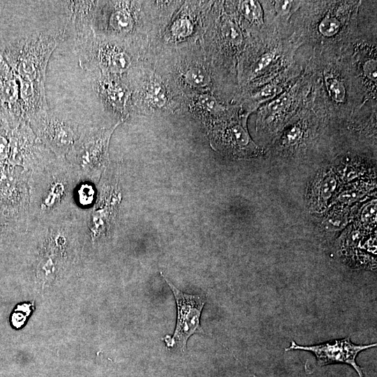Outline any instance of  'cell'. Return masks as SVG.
<instances>
[{
	"instance_id": "1",
	"label": "cell",
	"mask_w": 377,
	"mask_h": 377,
	"mask_svg": "<svg viewBox=\"0 0 377 377\" xmlns=\"http://www.w3.org/2000/svg\"><path fill=\"white\" fill-rule=\"evenodd\" d=\"M65 36V31L35 34L9 43L0 54L19 82L45 84L50 57Z\"/></svg>"
},
{
	"instance_id": "2",
	"label": "cell",
	"mask_w": 377,
	"mask_h": 377,
	"mask_svg": "<svg viewBox=\"0 0 377 377\" xmlns=\"http://www.w3.org/2000/svg\"><path fill=\"white\" fill-rule=\"evenodd\" d=\"M173 293L177 304V323L172 336L163 338L168 347L179 346L184 351L188 338L195 333H204L200 316L206 303L205 295H191L182 292L161 272Z\"/></svg>"
},
{
	"instance_id": "3",
	"label": "cell",
	"mask_w": 377,
	"mask_h": 377,
	"mask_svg": "<svg viewBox=\"0 0 377 377\" xmlns=\"http://www.w3.org/2000/svg\"><path fill=\"white\" fill-rule=\"evenodd\" d=\"M376 346V343L364 345L354 343L350 338L347 337L308 346L299 345L292 340L290 345L286 348V350H297L310 352L315 355L319 366L333 364L350 365L359 377H364L362 369L357 364L356 358L362 351Z\"/></svg>"
},
{
	"instance_id": "4",
	"label": "cell",
	"mask_w": 377,
	"mask_h": 377,
	"mask_svg": "<svg viewBox=\"0 0 377 377\" xmlns=\"http://www.w3.org/2000/svg\"><path fill=\"white\" fill-rule=\"evenodd\" d=\"M30 122L40 138L57 153L64 154L73 145L77 134L70 124L49 110L31 118Z\"/></svg>"
},
{
	"instance_id": "5",
	"label": "cell",
	"mask_w": 377,
	"mask_h": 377,
	"mask_svg": "<svg viewBox=\"0 0 377 377\" xmlns=\"http://www.w3.org/2000/svg\"><path fill=\"white\" fill-rule=\"evenodd\" d=\"M0 116L15 124L26 121L23 117L18 79L1 54Z\"/></svg>"
},
{
	"instance_id": "6",
	"label": "cell",
	"mask_w": 377,
	"mask_h": 377,
	"mask_svg": "<svg viewBox=\"0 0 377 377\" xmlns=\"http://www.w3.org/2000/svg\"><path fill=\"white\" fill-rule=\"evenodd\" d=\"M94 89L104 105L121 117L128 115V102L131 91L118 75L102 73L94 83Z\"/></svg>"
},
{
	"instance_id": "7",
	"label": "cell",
	"mask_w": 377,
	"mask_h": 377,
	"mask_svg": "<svg viewBox=\"0 0 377 377\" xmlns=\"http://www.w3.org/2000/svg\"><path fill=\"white\" fill-rule=\"evenodd\" d=\"M114 127L84 134L72 149L71 155L82 165L97 163L107 156L109 140Z\"/></svg>"
},
{
	"instance_id": "8",
	"label": "cell",
	"mask_w": 377,
	"mask_h": 377,
	"mask_svg": "<svg viewBox=\"0 0 377 377\" xmlns=\"http://www.w3.org/2000/svg\"><path fill=\"white\" fill-rule=\"evenodd\" d=\"M100 1H65V8L68 21L73 30L92 26V22Z\"/></svg>"
},
{
	"instance_id": "9",
	"label": "cell",
	"mask_w": 377,
	"mask_h": 377,
	"mask_svg": "<svg viewBox=\"0 0 377 377\" xmlns=\"http://www.w3.org/2000/svg\"><path fill=\"white\" fill-rule=\"evenodd\" d=\"M143 97L145 103L157 108L163 107L168 101L167 91L164 85L156 79L146 84Z\"/></svg>"
},
{
	"instance_id": "10",
	"label": "cell",
	"mask_w": 377,
	"mask_h": 377,
	"mask_svg": "<svg viewBox=\"0 0 377 377\" xmlns=\"http://www.w3.org/2000/svg\"><path fill=\"white\" fill-rule=\"evenodd\" d=\"M184 81L191 87L196 88H205L210 82L207 71L201 67L191 66L183 74Z\"/></svg>"
},
{
	"instance_id": "11",
	"label": "cell",
	"mask_w": 377,
	"mask_h": 377,
	"mask_svg": "<svg viewBox=\"0 0 377 377\" xmlns=\"http://www.w3.org/2000/svg\"><path fill=\"white\" fill-rule=\"evenodd\" d=\"M193 30V24L191 18L182 15L177 18L170 28V35L172 38L182 40L190 36Z\"/></svg>"
},
{
	"instance_id": "12",
	"label": "cell",
	"mask_w": 377,
	"mask_h": 377,
	"mask_svg": "<svg viewBox=\"0 0 377 377\" xmlns=\"http://www.w3.org/2000/svg\"><path fill=\"white\" fill-rule=\"evenodd\" d=\"M239 10L248 20L252 22H263V10L260 3L256 1H240Z\"/></svg>"
},
{
	"instance_id": "13",
	"label": "cell",
	"mask_w": 377,
	"mask_h": 377,
	"mask_svg": "<svg viewBox=\"0 0 377 377\" xmlns=\"http://www.w3.org/2000/svg\"><path fill=\"white\" fill-rule=\"evenodd\" d=\"M194 110L202 112L215 113L223 110L218 101L212 96L207 94L197 97L193 104Z\"/></svg>"
},
{
	"instance_id": "14",
	"label": "cell",
	"mask_w": 377,
	"mask_h": 377,
	"mask_svg": "<svg viewBox=\"0 0 377 377\" xmlns=\"http://www.w3.org/2000/svg\"><path fill=\"white\" fill-rule=\"evenodd\" d=\"M327 89L331 98L337 102H343L346 96V89L343 83L332 75L325 77Z\"/></svg>"
},
{
	"instance_id": "15",
	"label": "cell",
	"mask_w": 377,
	"mask_h": 377,
	"mask_svg": "<svg viewBox=\"0 0 377 377\" xmlns=\"http://www.w3.org/2000/svg\"><path fill=\"white\" fill-rule=\"evenodd\" d=\"M222 34L225 40L233 45H239L242 41L239 29L231 21H226L224 23Z\"/></svg>"
},
{
	"instance_id": "16",
	"label": "cell",
	"mask_w": 377,
	"mask_h": 377,
	"mask_svg": "<svg viewBox=\"0 0 377 377\" xmlns=\"http://www.w3.org/2000/svg\"><path fill=\"white\" fill-rule=\"evenodd\" d=\"M340 28V22L335 17L327 15L320 22L318 30L320 33L327 37L336 35Z\"/></svg>"
},
{
	"instance_id": "17",
	"label": "cell",
	"mask_w": 377,
	"mask_h": 377,
	"mask_svg": "<svg viewBox=\"0 0 377 377\" xmlns=\"http://www.w3.org/2000/svg\"><path fill=\"white\" fill-rule=\"evenodd\" d=\"M31 304H23L17 305L10 316V323L15 328L21 327L26 321L27 315H23V313L30 310Z\"/></svg>"
},
{
	"instance_id": "18",
	"label": "cell",
	"mask_w": 377,
	"mask_h": 377,
	"mask_svg": "<svg viewBox=\"0 0 377 377\" xmlns=\"http://www.w3.org/2000/svg\"><path fill=\"white\" fill-rule=\"evenodd\" d=\"M289 101V97L288 95L284 94L281 96L279 98L272 101L267 108L268 112L272 114L279 112L283 110L288 104Z\"/></svg>"
},
{
	"instance_id": "19",
	"label": "cell",
	"mask_w": 377,
	"mask_h": 377,
	"mask_svg": "<svg viewBox=\"0 0 377 377\" xmlns=\"http://www.w3.org/2000/svg\"><path fill=\"white\" fill-rule=\"evenodd\" d=\"M274 57V54L272 52L266 53L263 54L256 62L254 67V72L258 73L265 67H267L272 61Z\"/></svg>"
},
{
	"instance_id": "20",
	"label": "cell",
	"mask_w": 377,
	"mask_h": 377,
	"mask_svg": "<svg viewBox=\"0 0 377 377\" xmlns=\"http://www.w3.org/2000/svg\"><path fill=\"white\" fill-rule=\"evenodd\" d=\"M280 91L279 87L274 84H269L262 89L258 94V96L261 98H267L273 97Z\"/></svg>"
},
{
	"instance_id": "21",
	"label": "cell",
	"mask_w": 377,
	"mask_h": 377,
	"mask_svg": "<svg viewBox=\"0 0 377 377\" xmlns=\"http://www.w3.org/2000/svg\"><path fill=\"white\" fill-rule=\"evenodd\" d=\"M94 191L90 186H83L80 189V197L82 202L89 203L93 200Z\"/></svg>"
},
{
	"instance_id": "22",
	"label": "cell",
	"mask_w": 377,
	"mask_h": 377,
	"mask_svg": "<svg viewBox=\"0 0 377 377\" xmlns=\"http://www.w3.org/2000/svg\"><path fill=\"white\" fill-rule=\"evenodd\" d=\"M364 73L372 80H376V61H369L364 66Z\"/></svg>"
},
{
	"instance_id": "23",
	"label": "cell",
	"mask_w": 377,
	"mask_h": 377,
	"mask_svg": "<svg viewBox=\"0 0 377 377\" xmlns=\"http://www.w3.org/2000/svg\"><path fill=\"white\" fill-rule=\"evenodd\" d=\"M292 1H279L276 3V8L279 13L285 14L290 10L292 6Z\"/></svg>"
},
{
	"instance_id": "24",
	"label": "cell",
	"mask_w": 377,
	"mask_h": 377,
	"mask_svg": "<svg viewBox=\"0 0 377 377\" xmlns=\"http://www.w3.org/2000/svg\"><path fill=\"white\" fill-rule=\"evenodd\" d=\"M300 135V129L298 128H293L288 135V139L289 141L297 140Z\"/></svg>"
},
{
	"instance_id": "25",
	"label": "cell",
	"mask_w": 377,
	"mask_h": 377,
	"mask_svg": "<svg viewBox=\"0 0 377 377\" xmlns=\"http://www.w3.org/2000/svg\"><path fill=\"white\" fill-rule=\"evenodd\" d=\"M253 377H256V376H253Z\"/></svg>"
},
{
	"instance_id": "26",
	"label": "cell",
	"mask_w": 377,
	"mask_h": 377,
	"mask_svg": "<svg viewBox=\"0 0 377 377\" xmlns=\"http://www.w3.org/2000/svg\"><path fill=\"white\" fill-rule=\"evenodd\" d=\"M0 229H1V228H0Z\"/></svg>"
}]
</instances>
